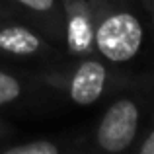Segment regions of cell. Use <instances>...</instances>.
<instances>
[{"label":"cell","instance_id":"1","mask_svg":"<svg viewBox=\"0 0 154 154\" xmlns=\"http://www.w3.org/2000/svg\"><path fill=\"white\" fill-rule=\"evenodd\" d=\"M43 88L60 94L70 103L86 107L111 98L135 82L129 72L100 55L70 59L68 63L47 64L31 72Z\"/></svg>","mask_w":154,"mask_h":154},{"label":"cell","instance_id":"2","mask_svg":"<svg viewBox=\"0 0 154 154\" xmlns=\"http://www.w3.org/2000/svg\"><path fill=\"white\" fill-rule=\"evenodd\" d=\"M94 14L96 53L113 64L131 63L143 49L146 27L137 0H88ZM144 14V12H143ZM146 16V14H144Z\"/></svg>","mask_w":154,"mask_h":154},{"label":"cell","instance_id":"3","mask_svg":"<svg viewBox=\"0 0 154 154\" xmlns=\"http://www.w3.org/2000/svg\"><path fill=\"white\" fill-rule=\"evenodd\" d=\"M146 107L148 102L143 98L140 88H137V80L125 90L111 96V102L100 115L88 139H84L86 152H129L143 127L146 125L144 123Z\"/></svg>","mask_w":154,"mask_h":154},{"label":"cell","instance_id":"4","mask_svg":"<svg viewBox=\"0 0 154 154\" xmlns=\"http://www.w3.org/2000/svg\"><path fill=\"white\" fill-rule=\"evenodd\" d=\"M0 57L10 60H33L43 66L66 60L63 47L20 18L0 20Z\"/></svg>","mask_w":154,"mask_h":154},{"label":"cell","instance_id":"5","mask_svg":"<svg viewBox=\"0 0 154 154\" xmlns=\"http://www.w3.org/2000/svg\"><path fill=\"white\" fill-rule=\"evenodd\" d=\"M63 10V53L66 59L98 55L96 53L94 14L88 0H60Z\"/></svg>","mask_w":154,"mask_h":154},{"label":"cell","instance_id":"6","mask_svg":"<svg viewBox=\"0 0 154 154\" xmlns=\"http://www.w3.org/2000/svg\"><path fill=\"white\" fill-rule=\"evenodd\" d=\"M20 20L35 26L53 43L63 47V10L60 0H6Z\"/></svg>","mask_w":154,"mask_h":154},{"label":"cell","instance_id":"7","mask_svg":"<svg viewBox=\"0 0 154 154\" xmlns=\"http://www.w3.org/2000/svg\"><path fill=\"white\" fill-rule=\"evenodd\" d=\"M86 152L84 139H53V137H33L27 140L12 143L10 139L0 140V154H70Z\"/></svg>","mask_w":154,"mask_h":154},{"label":"cell","instance_id":"8","mask_svg":"<svg viewBox=\"0 0 154 154\" xmlns=\"http://www.w3.org/2000/svg\"><path fill=\"white\" fill-rule=\"evenodd\" d=\"M37 88L43 86L31 76V72L20 74V72L0 66V109L20 105L22 102L29 100Z\"/></svg>","mask_w":154,"mask_h":154},{"label":"cell","instance_id":"9","mask_svg":"<svg viewBox=\"0 0 154 154\" xmlns=\"http://www.w3.org/2000/svg\"><path fill=\"white\" fill-rule=\"evenodd\" d=\"M129 152H133V154H154V129H152L150 121L143 127L140 135L137 137V140L133 143Z\"/></svg>","mask_w":154,"mask_h":154},{"label":"cell","instance_id":"10","mask_svg":"<svg viewBox=\"0 0 154 154\" xmlns=\"http://www.w3.org/2000/svg\"><path fill=\"white\" fill-rule=\"evenodd\" d=\"M4 18H18V16H16L14 10L8 6L6 0H0V20H4Z\"/></svg>","mask_w":154,"mask_h":154},{"label":"cell","instance_id":"11","mask_svg":"<svg viewBox=\"0 0 154 154\" xmlns=\"http://www.w3.org/2000/svg\"><path fill=\"white\" fill-rule=\"evenodd\" d=\"M14 133V129L10 127V125L6 123L4 119H0V140H4V139H10V135Z\"/></svg>","mask_w":154,"mask_h":154},{"label":"cell","instance_id":"12","mask_svg":"<svg viewBox=\"0 0 154 154\" xmlns=\"http://www.w3.org/2000/svg\"><path fill=\"white\" fill-rule=\"evenodd\" d=\"M139 2V6L143 8V12L146 14V18H150L152 16V0H137Z\"/></svg>","mask_w":154,"mask_h":154}]
</instances>
